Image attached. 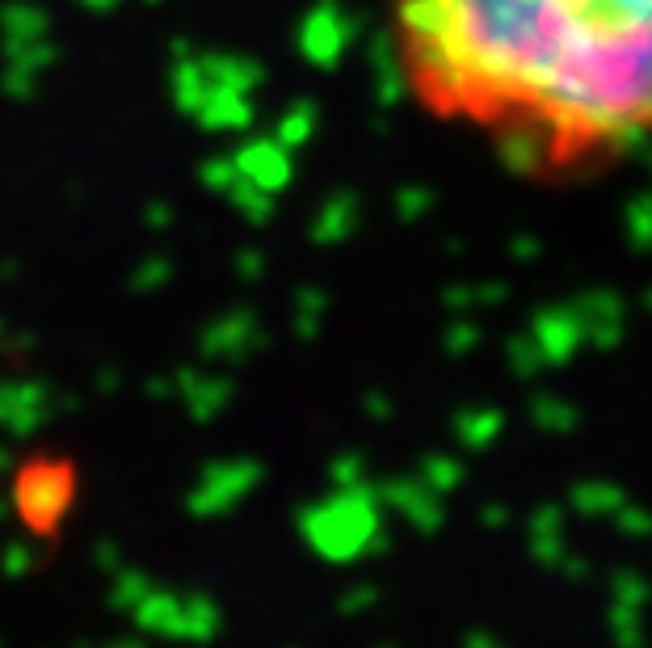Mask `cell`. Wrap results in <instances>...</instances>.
Returning a JSON list of instances; mask_svg holds the SVG:
<instances>
[{
  "label": "cell",
  "instance_id": "obj_1",
  "mask_svg": "<svg viewBox=\"0 0 652 648\" xmlns=\"http://www.w3.org/2000/svg\"><path fill=\"white\" fill-rule=\"evenodd\" d=\"M408 102L535 181L652 144V0H383Z\"/></svg>",
  "mask_w": 652,
  "mask_h": 648
},
{
  "label": "cell",
  "instance_id": "obj_2",
  "mask_svg": "<svg viewBox=\"0 0 652 648\" xmlns=\"http://www.w3.org/2000/svg\"><path fill=\"white\" fill-rule=\"evenodd\" d=\"M68 497H72L68 492V471L34 468V471H25L18 506H22V518L30 522V527L46 531V527H55V522L64 518V510H68Z\"/></svg>",
  "mask_w": 652,
  "mask_h": 648
}]
</instances>
